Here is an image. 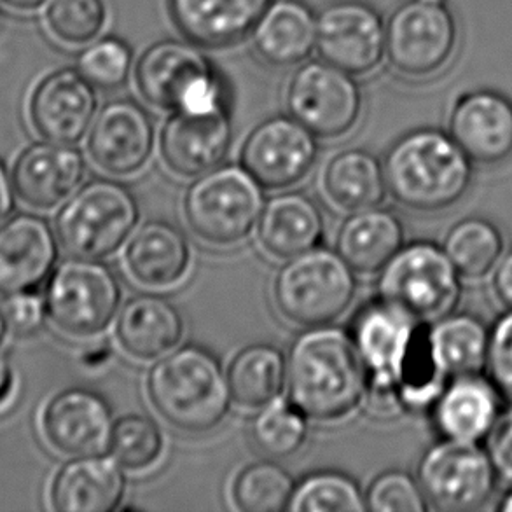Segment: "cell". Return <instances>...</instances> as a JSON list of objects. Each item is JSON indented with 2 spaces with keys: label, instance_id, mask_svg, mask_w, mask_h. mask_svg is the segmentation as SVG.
Segmentation results:
<instances>
[{
  "label": "cell",
  "instance_id": "7a4b0ae2",
  "mask_svg": "<svg viewBox=\"0 0 512 512\" xmlns=\"http://www.w3.org/2000/svg\"><path fill=\"white\" fill-rule=\"evenodd\" d=\"M366 371L352 334L308 327L287 357V397L313 422H340L366 401Z\"/></svg>",
  "mask_w": 512,
  "mask_h": 512
},
{
  "label": "cell",
  "instance_id": "5b68a950",
  "mask_svg": "<svg viewBox=\"0 0 512 512\" xmlns=\"http://www.w3.org/2000/svg\"><path fill=\"white\" fill-rule=\"evenodd\" d=\"M201 49L187 39H165L146 49L135 70L140 95L163 111H228L221 76Z\"/></svg>",
  "mask_w": 512,
  "mask_h": 512
},
{
  "label": "cell",
  "instance_id": "8fae6325",
  "mask_svg": "<svg viewBox=\"0 0 512 512\" xmlns=\"http://www.w3.org/2000/svg\"><path fill=\"white\" fill-rule=\"evenodd\" d=\"M44 303L48 319L62 333L93 338L118 317L121 285L104 263L74 257L51 273Z\"/></svg>",
  "mask_w": 512,
  "mask_h": 512
},
{
  "label": "cell",
  "instance_id": "f1b7e54d",
  "mask_svg": "<svg viewBox=\"0 0 512 512\" xmlns=\"http://www.w3.org/2000/svg\"><path fill=\"white\" fill-rule=\"evenodd\" d=\"M252 46L271 67L303 63L317 48V16L301 0H275L252 30Z\"/></svg>",
  "mask_w": 512,
  "mask_h": 512
},
{
  "label": "cell",
  "instance_id": "ac0fdd59",
  "mask_svg": "<svg viewBox=\"0 0 512 512\" xmlns=\"http://www.w3.org/2000/svg\"><path fill=\"white\" fill-rule=\"evenodd\" d=\"M114 425L109 402L90 388L63 390L42 413L44 437L67 457H90L111 450Z\"/></svg>",
  "mask_w": 512,
  "mask_h": 512
},
{
  "label": "cell",
  "instance_id": "60d3db41",
  "mask_svg": "<svg viewBox=\"0 0 512 512\" xmlns=\"http://www.w3.org/2000/svg\"><path fill=\"white\" fill-rule=\"evenodd\" d=\"M367 511L425 512L429 502L418 479L404 471H387L366 492Z\"/></svg>",
  "mask_w": 512,
  "mask_h": 512
},
{
  "label": "cell",
  "instance_id": "4316f807",
  "mask_svg": "<svg viewBox=\"0 0 512 512\" xmlns=\"http://www.w3.org/2000/svg\"><path fill=\"white\" fill-rule=\"evenodd\" d=\"M184 319L163 296L140 294L128 299L116 317V340L132 359L160 360L173 352L184 336Z\"/></svg>",
  "mask_w": 512,
  "mask_h": 512
},
{
  "label": "cell",
  "instance_id": "2e32d148",
  "mask_svg": "<svg viewBox=\"0 0 512 512\" xmlns=\"http://www.w3.org/2000/svg\"><path fill=\"white\" fill-rule=\"evenodd\" d=\"M153 119L146 107L130 98L105 104L88 132V153L93 163L112 177H130L151 160L154 151Z\"/></svg>",
  "mask_w": 512,
  "mask_h": 512
},
{
  "label": "cell",
  "instance_id": "44dd1931",
  "mask_svg": "<svg viewBox=\"0 0 512 512\" xmlns=\"http://www.w3.org/2000/svg\"><path fill=\"white\" fill-rule=\"evenodd\" d=\"M58 242L48 222L20 214L0 224V294L35 291L55 270Z\"/></svg>",
  "mask_w": 512,
  "mask_h": 512
},
{
  "label": "cell",
  "instance_id": "30bf717a",
  "mask_svg": "<svg viewBox=\"0 0 512 512\" xmlns=\"http://www.w3.org/2000/svg\"><path fill=\"white\" fill-rule=\"evenodd\" d=\"M378 298L420 322L434 324L457 310L462 277L441 245L413 242L380 271Z\"/></svg>",
  "mask_w": 512,
  "mask_h": 512
},
{
  "label": "cell",
  "instance_id": "d4e9b609",
  "mask_svg": "<svg viewBox=\"0 0 512 512\" xmlns=\"http://www.w3.org/2000/svg\"><path fill=\"white\" fill-rule=\"evenodd\" d=\"M125 270L144 289L165 291L186 278L191 247L186 235L165 221L142 224L126 242Z\"/></svg>",
  "mask_w": 512,
  "mask_h": 512
},
{
  "label": "cell",
  "instance_id": "6da1fadb",
  "mask_svg": "<svg viewBox=\"0 0 512 512\" xmlns=\"http://www.w3.org/2000/svg\"><path fill=\"white\" fill-rule=\"evenodd\" d=\"M350 334L366 371L373 415L430 411L450 381L437 364L430 324L378 298L355 313Z\"/></svg>",
  "mask_w": 512,
  "mask_h": 512
},
{
  "label": "cell",
  "instance_id": "ab89813d",
  "mask_svg": "<svg viewBox=\"0 0 512 512\" xmlns=\"http://www.w3.org/2000/svg\"><path fill=\"white\" fill-rule=\"evenodd\" d=\"M79 72L93 86L116 90L128 81L132 72L133 51L128 42L109 35L90 44L79 56Z\"/></svg>",
  "mask_w": 512,
  "mask_h": 512
},
{
  "label": "cell",
  "instance_id": "83f0119b",
  "mask_svg": "<svg viewBox=\"0 0 512 512\" xmlns=\"http://www.w3.org/2000/svg\"><path fill=\"white\" fill-rule=\"evenodd\" d=\"M326 221L319 205L303 193L289 191L266 201L257 224L263 249L275 259H292L320 247Z\"/></svg>",
  "mask_w": 512,
  "mask_h": 512
},
{
  "label": "cell",
  "instance_id": "e575fe53",
  "mask_svg": "<svg viewBox=\"0 0 512 512\" xmlns=\"http://www.w3.org/2000/svg\"><path fill=\"white\" fill-rule=\"evenodd\" d=\"M296 483L282 465L257 462L238 472L231 497L243 512H282L289 509Z\"/></svg>",
  "mask_w": 512,
  "mask_h": 512
},
{
  "label": "cell",
  "instance_id": "8d00e7d4",
  "mask_svg": "<svg viewBox=\"0 0 512 512\" xmlns=\"http://www.w3.org/2000/svg\"><path fill=\"white\" fill-rule=\"evenodd\" d=\"M287 511L364 512L367 511L366 495L343 472H317L296 485Z\"/></svg>",
  "mask_w": 512,
  "mask_h": 512
},
{
  "label": "cell",
  "instance_id": "5bb4252c",
  "mask_svg": "<svg viewBox=\"0 0 512 512\" xmlns=\"http://www.w3.org/2000/svg\"><path fill=\"white\" fill-rule=\"evenodd\" d=\"M319 156L317 137L292 116L257 125L242 147L240 163L264 189H289L305 179Z\"/></svg>",
  "mask_w": 512,
  "mask_h": 512
},
{
  "label": "cell",
  "instance_id": "f35d334b",
  "mask_svg": "<svg viewBox=\"0 0 512 512\" xmlns=\"http://www.w3.org/2000/svg\"><path fill=\"white\" fill-rule=\"evenodd\" d=\"M44 20L56 41L69 48H81L102 34L107 9L104 0H51Z\"/></svg>",
  "mask_w": 512,
  "mask_h": 512
},
{
  "label": "cell",
  "instance_id": "f6af8a7d",
  "mask_svg": "<svg viewBox=\"0 0 512 512\" xmlns=\"http://www.w3.org/2000/svg\"><path fill=\"white\" fill-rule=\"evenodd\" d=\"M492 291L500 305L512 310V249L506 250L493 268Z\"/></svg>",
  "mask_w": 512,
  "mask_h": 512
},
{
  "label": "cell",
  "instance_id": "b9f144b4",
  "mask_svg": "<svg viewBox=\"0 0 512 512\" xmlns=\"http://www.w3.org/2000/svg\"><path fill=\"white\" fill-rule=\"evenodd\" d=\"M486 371L504 399L512 402V310L500 315L490 327Z\"/></svg>",
  "mask_w": 512,
  "mask_h": 512
},
{
  "label": "cell",
  "instance_id": "484cf974",
  "mask_svg": "<svg viewBox=\"0 0 512 512\" xmlns=\"http://www.w3.org/2000/svg\"><path fill=\"white\" fill-rule=\"evenodd\" d=\"M125 469L114 457H76L58 471L51 506L58 512H112L125 499Z\"/></svg>",
  "mask_w": 512,
  "mask_h": 512
},
{
  "label": "cell",
  "instance_id": "681fc988",
  "mask_svg": "<svg viewBox=\"0 0 512 512\" xmlns=\"http://www.w3.org/2000/svg\"><path fill=\"white\" fill-rule=\"evenodd\" d=\"M495 509L499 512H512V485L507 488V492L500 497Z\"/></svg>",
  "mask_w": 512,
  "mask_h": 512
},
{
  "label": "cell",
  "instance_id": "7bdbcfd3",
  "mask_svg": "<svg viewBox=\"0 0 512 512\" xmlns=\"http://www.w3.org/2000/svg\"><path fill=\"white\" fill-rule=\"evenodd\" d=\"M6 315L9 327L14 333L34 334L41 329L44 320L48 319L46 303L39 298L35 291L18 292L7 296Z\"/></svg>",
  "mask_w": 512,
  "mask_h": 512
},
{
  "label": "cell",
  "instance_id": "1f68e13d",
  "mask_svg": "<svg viewBox=\"0 0 512 512\" xmlns=\"http://www.w3.org/2000/svg\"><path fill=\"white\" fill-rule=\"evenodd\" d=\"M324 189L333 203L348 212L380 207L388 191L385 168L366 149H346L329 161Z\"/></svg>",
  "mask_w": 512,
  "mask_h": 512
},
{
  "label": "cell",
  "instance_id": "f907efd6",
  "mask_svg": "<svg viewBox=\"0 0 512 512\" xmlns=\"http://www.w3.org/2000/svg\"><path fill=\"white\" fill-rule=\"evenodd\" d=\"M7 331H9V322H7L6 306L0 303V345L6 340Z\"/></svg>",
  "mask_w": 512,
  "mask_h": 512
},
{
  "label": "cell",
  "instance_id": "836d02e7",
  "mask_svg": "<svg viewBox=\"0 0 512 512\" xmlns=\"http://www.w3.org/2000/svg\"><path fill=\"white\" fill-rule=\"evenodd\" d=\"M441 247L460 277L479 280L492 275L506 252V240L495 222L469 215L446 231Z\"/></svg>",
  "mask_w": 512,
  "mask_h": 512
},
{
  "label": "cell",
  "instance_id": "4fadbf2b",
  "mask_svg": "<svg viewBox=\"0 0 512 512\" xmlns=\"http://www.w3.org/2000/svg\"><path fill=\"white\" fill-rule=\"evenodd\" d=\"M353 77L326 60L303 63L287 84V111L315 137H343L362 112V91Z\"/></svg>",
  "mask_w": 512,
  "mask_h": 512
},
{
  "label": "cell",
  "instance_id": "cb8c5ba5",
  "mask_svg": "<svg viewBox=\"0 0 512 512\" xmlns=\"http://www.w3.org/2000/svg\"><path fill=\"white\" fill-rule=\"evenodd\" d=\"M275 0H168L180 34L201 48L243 41Z\"/></svg>",
  "mask_w": 512,
  "mask_h": 512
},
{
  "label": "cell",
  "instance_id": "3957f363",
  "mask_svg": "<svg viewBox=\"0 0 512 512\" xmlns=\"http://www.w3.org/2000/svg\"><path fill=\"white\" fill-rule=\"evenodd\" d=\"M472 165L450 133L418 128L395 140L383 168L395 201L415 212H441L469 193Z\"/></svg>",
  "mask_w": 512,
  "mask_h": 512
},
{
  "label": "cell",
  "instance_id": "c3c4849f",
  "mask_svg": "<svg viewBox=\"0 0 512 512\" xmlns=\"http://www.w3.org/2000/svg\"><path fill=\"white\" fill-rule=\"evenodd\" d=\"M4 6L16 9V11H37L41 9L44 4H48L49 0H0Z\"/></svg>",
  "mask_w": 512,
  "mask_h": 512
},
{
  "label": "cell",
  "instance_id": "d6a6232c",
  "mask_svg": "<svg viewBox=\"0 0 512 512\" xmlns=\"http://www.w3.org/2000/svg\"><path fill=\"white\" fill-rule=\"evenodd\" d=\"M226 373L233 401L245 409L263 408L287 387V359L280 348L268 343L245 346Z\"/></svg>",
  "mask_w": 512,
  "mask_h": 512
},
{
  "label": "cell",
  "instance_id": "603a6c76",
  "mask_svg": "<svg viewBox=\"0 0 512 512\" xmlns=\"http://www.w3.org/2000/svg\"><path fill=\"white\" fill-rule=\"evenodd\" d=\"M86 172L83 154L69 144L48 140L20 154L14 165V189L30 207L51 210L83 186Z\"/></svg>",
  "mask_w": 512,
  "mask_h": 512
},
{
  "label": "cell",
  "instance_id": "ee69618b",
  "mask_svg": "<svg viewBox=\"0 0 512 512\" xmlns=\"http://www.w3.org/2000/svg\"><path fill=\"white\" fill-rule=\"evenodd\" d=\"M486 451L492 458L499 481L512 485V402L502 409L497 422L485 439Z\"/></svg>",
  "mask_w": 512,
  "mask_h": 512
},
{
  "label": "cell",
  "instance_id": "f546056e",
  "mask_svg": "<svg viewBox=\"0 0 512 512\" xmlns=\"http://www.w3.org/2000/svg\"><path fill=\"white\" fill-rule=\"evenodd\" d=\"M402 247L401 219L392 210L380 207L352 212L336 238V250L360 275L380 273Z\"/></svg>",
  "mask_w": 512,
  "mask_h": 512
},
{
  "label": "cell",
  "instance_id": "e0dca14e",
  "mask_svg": "<svg viewBox=\"0 0 512 512\" xmlns=\"http://www.w3.org/2000/svg\"><path fill=\"white\" fill-rule=\"evenodd\" d=\"M448 133L476 165L493 167L511 160V98L490 88L464 91L451 105Z\"/></svg>",
  "mask_w": 512,
  "mask_h": 512
},
{
  "label": "cell",
  "instance_id": "d6986e66",
  "mask_svg": "<svg viewBox=\"0 0 512 512\" xmlns=\"http://www.w3.org/2000/svg\"><path fill=\"white\" fill-rule=\"evenodd\" d=\"M97 91L74 69L44 77L30 98V121L42 139L74 146L88 135L97 116Z\"/></svg>",
  "mask_w": 512,
  "mask_h": 512
},
{
  "label": "cell",
  "instance_id": "7dc6e473",
  "mask_svg": "<svg viewBox=\"0 0 512 512\" xmlns=\"http://www.w3.org/2000/svg\"><path fill=\"white\" fill-rule=\"evenodd\" d=\"M14 203V187L11 177L7 175L6 168L0 163V224L9 219V215L13 214Z\"/></svg>",
  "mask_w": 512,
  "mask_h": 512
},
{
  "label": "cell",
  "instance_id": "74e56055",
  "mask_svg": "<svg viewBox=\"0 0 512 512\" xmlns=\"http://www.w3.org/2000/svg\"><path fill=\"white\" fill-rule=\"evenodd\" d=\"M165 437L160 425L146 415H126L116 420L111 453L125 471L140 472L160 462Z\"/></svg>",
  "mask_w": 512,
  "mask_h": 512
},
{
  "label": "cell",
  "instance_id": "7402d4cb",
  "mask_svg": "<svg viewBox=\"0 0 512 512\" xmlns=\"http://www.w3.org/2000/svg\"><path fill=\"white\" fill-rule=\"evenodd\" d=\"M502 399L492 378L483 373L450 378L430 408L432 425L443 439L483 443L504 409Z\"/></svg>",
  "mask_w": 512,
  "mask_h": 512
},
{
  "label": "cell",
  "instance_id": "9a60e30c",
  "mask_svg": "<svg viewBox=\"0 0 512 512\" xmlns=\"http://www.w3.org/2000/svg\"><path fill=\"white\" fill-rule=\"evenodd\" d=\"M387 25L371 4L340 0L317 16L320 56L352 76H366L385 56Z\"/></svg>",
  "mask_w": 512,
  "mask_h": 512
},
{
  "label": "cell",
  "instance_id": "4dcf8cb0",
  "mask_svg": "<svg viewBox=\"0 0 512 512\" xmlns=\"http://www.w3.org/2000/svg\"><path fill=\"white\" fill-rule=\"evenodd\" d=\"M430 340L448 378L485 373L490 353V327L474 313L451 312L430 324Z\"/></svg>",
  "mask_w": 512,
  "mask_h": 512
},
{
  "label": "cell",
  "instance_id": "9c48e42d",
  "mask_svg": "<svg viewBox=\"0 0 512 512\" xmlns=\"http://www.w3.org/2000/svg\"><path fill=\"white\" fill-rule=\"evenodd\" d=\"M460 25L448 0H406L387 21L385 56L411 81L437 77L455 62Z\"/></svg>",
  "mask_w": 512,
  "mask_h": 512
},
{
  "label": "cell",
  "instance_id": "bcb514c9",
  "mask_svg": "<svg viewBox=\"0 0 512 512\" xmlns=\"http://www.w3.org/2000/svg\"><path fill=\"white\" fill-rule=\"evenodd\" d=\"M16 388V373H14L11 360L7 355L0 353V408H4L11 401Z\"/></svg>",
  "mask_w": 512,
  "mask_h": 512
},
{
  "label": "cell",
  "instance_id": "d590c367",
  "mask_svg": "<svg viewBox=\"0 0 512 512\" xmlns=\"http://www.w3.org/2000/svg\"><path fill=\"white\" fill-rule=\"evenodd\" d=\"M252 436L268 457L287 458L298 453L308 437V416L289 397H277L261 408L252 423Z\"/></svg>",
  "mask_w": 512,
  "mask_h": 512
},
{
  "label": "cell",
  "instance_id": "277c9868",
  "mask_svg": "<svg viewBox=\"0 0 512 512\" xmlns=\"http://www.w3.org/2000/svg\"><path fill=\"white\" fill-rule=\"evenodd\" d=\"M147 394L170 425L189 434L221 425L233 401L228 373L214 353L198 345L161 357L147 378Z\"/></svg>",
  "mask_w": 512,
  "mask_h": 512
},
{
  "label": "cell",
  "instance_id": "ffe728a7",
  "mask_svg": "<svg viewBox=\"0 0 512 512\" xmlns=\"http://www.w3.org/2000/svg\"><path fill=\"white\" fill-rule=\"evenodd\" d=\"M231 140L233 126L228 111L210 114L173 111L161 130V156L175 175L200 177L221 167Z\"/></svg>",
  "mask_w": 512,
  "mask_h": 512
},
{
  "label": "cell",
  "instance_id": "52a82bcc",
  "mask_svg": "<svg viewBox=\"0 0 512 512\" xmlns=\"http://www.w3.org/2000/svg\"><path fill=\"white\" fill-rule=\"evenodd\" d=\"M355 271L336 250L315 247L287 259L273 284L278 312L301 327L333 324L352 306Z\"/></svg>",
  "mask_w": 512,
  "mask_h": 512
},
{
  "label": "cell",
  "instance_id": "7c38bea8",
  "mask_svg": "<svg viewBox=\"0 0 512 512\" xmlns=\"http://www.w3.org/2000/svg\"><path fill=\"white\" fill-rule=\"evenodd\" d=\"M416 479L430 506L448 512L478 511L499 483L485 446L443 437L423 453Z\"/></svg>",
  "mask_w": 512,
  "mask_h": 512
},
{
  "label": "cell",
  "instance_id": "8992f818",
  "mask_svg": "<svg viewBox=\"0 0 512 512\" xmlns=\"http://www.w3.org/2000/svg\"><path fill=\"white\" fill-rule=\"evenodd\" d=\"M139 221V203L125 184L93 180L65 201L56 217V236L70 256L102 261L130 240Z\"/></svg>",
  "mask_w": 512,
  "mask_h": 512
},
{
  "label": "cell",
  "instance_id": "ba28073f",
  "mask_svg": "<svg viewBox=\"0 0 512 512\" xmlns=\"http://www.w3.org/2000/svg\"><path fill=\"white\" fill-rule=\"evenodd\" d=\"M263 189L242 165L203 173L184 196L187 226L208 245H238L259 224L266 205Z\"/></svg>",
  "mask_w": 512,
  "mask_h": 512
}]
</instances>
